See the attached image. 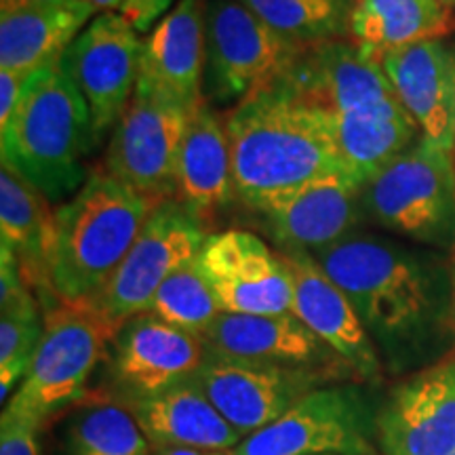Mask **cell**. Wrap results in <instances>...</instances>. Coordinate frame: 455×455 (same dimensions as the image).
I'll list each match as a JSON object with an SVG mask.
<instances>
[{"mask_svg": "<svg viewBox=\"0 0 455 455\" xmlns=\"http://www.w3.org/2000/svg\"><path fill=\"white\" fill-rule=\"evenodd\" d=\"M110 348L112 388L123 403L161 395L196 378L207 355L201 335L148 310L116 329Z\"/></svg>", "mask_w": 455, "mask_h": 455, "instance_id": "cell-13", "label": "cell"}, {"mask_svg": "<svg viewBox=\"0 0 455 455\" xmlns=\"http://www.w3.org/2000/svg\"><path fill=\"white\" fill-rule=\"evenodd\" d=\"M371 419L355 386H321L228 455H373Z\"/></svg>", "mask_w": 455, "mask_h": 455, "instance_id": "cell-10", "label": "cell"}, {"mask_svg": "<svg viewBox=\"0 0 455 455\" xmlns=\"http://www.w3.org/2000/svg\"><path fill=\"white\" fill-rule=\"evenodd\" d=\"M398 100L424 138L455 150V47L443 38L413 43L382 57Z\"/></svg>", "mask_w": 455, "mask_h": 455, "instance_id": "cell-19", "label": "cell"}, {"mask_svg": "<svg viewBox=\"0 0 455 455\" xmlns=\"http://www.w3.org/2000/svg\"><path fill=\"white\" fill-rule=\"evenodd\" d=\"M114 333L95 304L55 298L44 310L43 338L32 365L4 411L43 426L53 413L81 401Z\"/></svg>", "mask_w": 455, "mask_h": 455, "instance_id": "cell-6", "label": "cell"}, {"mask_svg": "<svg viewBox=\"0 0 455 455\" xmlns=\"http://www.w3.org/2000/svg\"><path fill=\"white\" fill-rule=\"evenodd\" d=\"M144 41L121 13H100L74 38L60 66L89 108L95 140L116 127L140 81Z\"/></svg>", "mask_w": 455, "mask_h": 455, "instance_id": "cell-11", "label": "cell"}, {"mask_svg": "<svg viewBox=\"0 0 455 455\" xmlns=\"http://www.w3.org/2000/svg\"><path fill=\"white\" fill-rule=\"evenodd\" d=\"M235 196L228 127L213 106L203 100L188 123L181 144L175 198L209 221V215Z\"/></svg>", "mask_w": 455, "mask_h": 455, "instance_id": "cell-23", "label": "cell"}, {"mask_svg": "<svg viewBox=\"0 0 455 455\" xmlns=\"http://www.w3.org/2000/svg\"><path fill=\"white\" fill-rule=\"evenodd\" d=\"M30 74L17 70H0V127H4L20 106Z\"/></svg>", "mask_w": 455, "mask_h": 455, "instance_id": "cell-34", "label": "cell"}, {"mask_svg": "<svg viewBox=\"0 0 455 455\" xmlns=\"http://www.w3.org/2000/svg\"><path fill=\"white\" fill-rule=\"evenodd\" d=\"M283 38L299 47L350 36L356 0H238Z\"/></svg>", "mask_w": 455, "mask_h": 455, "instance_id": "cell-29", "label": "cell"}, {"mask_svg": "<svg viewBox=\"0 0 455 455\" xmlns=\"http://www.w3.org/2000/svg\"><path fill=\"white\" fill-rule=\"evenodd\" d=\"M196 382L218 411L247 439L329 382L327 375L306 369L261 365L241 358L204 355Z\"/></svg>", "mask_w": 455, "mask_h": 455, "instance_id": "cell-14", "label": "cell"}, {"mask_svg": "<svg viewBox=\"0 0 455 455\" xmlns=\"http://www.w3.org/2000/svg\"><path fill=\"white\" fill-rule=\"evenodd\" d=\"M91 7L95 9V13H114V11L121 9L123 0H84Z\"/></svg>", "mask_w": 455, "mask_h": 455, "instance_id": "cell-36", "label": "cell"}, {"mask_svg": "<svg viewBox=\"0 0 455 455\" xmlns=\"http://www.w3.org/2000/svg\"><path fill=\"white\" fill-rule=\"evenodd\" d=\"M363 218L392 235L435 249H455L453 152L419 135L361 188Z\"/></svg>", "mask_w": 455, "mask_h": 455, "instance_id": "cell-5", "label": "cell"}, {"mask_svg": "<svg viewBox=\"0 0 455 455\" xmlns=\"http://www.w3.org/2000/svg\"><path fill=\"white\" fill-rule=\"evenodd\" d=\"M293 284V315L338 355L352 375L363 382H378L382 358L356 316L350 299L304 249H276Z\"/></svg>", "mask_w": 455, "mask_h": 455, "instance_id": "cell-15", "label": "cell"}, {"mask_svg": "<svg viewBox=\"0 0 455 455\" xmlns=\"http://www.w3.org/2000/svg\"><path fill=\"white\" fill-rule=\"evenodd\" d=\"M124 405L133 413L152 449L186 447L228 453L244 439L209 401L196 378Z\"/></svg>", "mask_w": 455, "mask_h": 455, "instance_id": "cell-22", "label": "cell"}, {"mask_svg": "<svg viewBox=\"0 0 455 455\" xmlns=\"http://www.w3.org/2000/svg\"><path fill=\"white\" fill-rule=\"evenodd\" d=\"M361 184L350 173H335L275 198L258 212L276 249H318L358 230L363 218Z\"/></svg>", "mask_w": 455, "mask_h": 455, "instance_id": "cell-18", "label": "cell"}, {"mask_svg": "<svg viewBox=\"0 0 455 455\" xmlns=\"http://www.w3.org/2000/svg\"><path fill=\"white\" fill-rule=\"evenodd\" d=\"M451 455H455V451H453V453H451Z\"/></svg>", "mask_w": 455, "mask_h": 455, "instance_id": "cell-42", "label": "cell"}, {"mask_svg": "<svg viewBox=\"0 0 455 455\" xmlns=\"http://www.w3.org/2000/svg\"><path fill=\"white\" fill-rule=\"evenodd\" d=\"M449 30V9L441 0H356L350 41L382 61L388 51L441 38Z\"/></svg>", "mask_w": 455, "mask_h": 455, "instance_id": "cell-28", "label": "cell"}, {"mask_svg": "<svg viewBox=\"0 0 455 455\" xmlns=\"http://www.w3.org/2000/svg\"><path fill=\"white\" fill-rule=\"evenodd\" d=\"M70 3V0H0V13H11V11L21 9H43L57 7V4Z\"/></svg>", "mask_w": 455, "mask_h": 455, "instance_id": "cell-35", "label": "cell"}, {"mask_svg": "<svg viewBox=\"0 0 455 455\" xmlns=\"http://www.w3.org/2000/svg\"><path fill=\"white\" fill-rule=\"evenodd\" d=\"M95 144L89 108L60 61L30 74L20 106L0 127L3 167L49 203H66L81 190L91 173L84 156Z\"/></svg>", "mask_w": 455, "mask_h": 455, "instance_id": "cell-4", "label": "cell"}, {"mask_svg": "<svg viewBox=\"0 0 455 455\" xmlns=\"http://www.w3.org/2000/svg\"><path fill=\"white\" fill-rule=\"evenodd\" d=\"M70 455H152V445L121 398H95L68 428Z\"/></svg>", "mask_w": 455, "mask_h": 455, "instance_id": "cell-30", "label": "cell"}, {"mask_svg": "<svg viewBox=\"0 0 455 455\" xmlns=\"http://www.w3.org/2000/svg\"><path fill=\"white\" fill-rule=\"evenodd\" d=\"M198 268L230 315H289L293 312V284L278 251L249 230L209 235Z\"/></svg>", "mask_w": 455, "mask_h": 455, "instance_id": "cell-12", "label": "cell"}, {"mask_svg": "<svg viewBox=\"0 0 455 455\" xmlns=\"http://www.w3.org/2000/svg\"><path fill=\"white\" fill-rule=\"evenodd\" d=\"M44 329L30 284L20 259L7 244H0V396L3 403L26 378Z\"/></svg>", "mask_w": 455, "mask_h": 455, "instance_id": "cell-26", "label": "cell"}, {"mask_svg": "<svg viewBox=\"0 0 455 455\" xmlns=\"http://www.w3.org/2000/svg\"><path fill=\"white\" fill-rule=\"evenodd\" d=\"M441 3L445 4L447 9H453V7H455V0H441Z\"/></svg>", "mask_w": 455, "mask_h": 455, "instance_id": "cell-39", "label": "cell"}, {"mask_svg": "<svg viewBox=\"0 0 455 455\" xmlns=\"http://www.w3.org/2000/svg\"><path fill=\"white\" fill-rule=\"evenodd\" d=\"M55 235V212L49 198L15 175L0 171V244L20 259L28 284L47 287V261ZM53 295V293H51Z\"/></svg>", "mask_w": 455, "mask_h": 455, "instance_id": "cell-25", "label": "cell"}, {"mask_svg": "<svg viewBox=\"0 0 455 455\" xmlns=\"http://www.w3.org/2000/svg\"><path fill=\"white\" fill-rule=\"evenodd\" d=\"M148 312L161 316L171 325L203 335L221 315V308L213 289L198 268V261L192 259L161 284Z\"/></svg>", "mask_w": 455, "mask_h": 455, "instance_id": "cell-31", "label": "cell"}, {"mask_svg": "<svg viewBox=\"0 0 455 455\" xmlns=\"http://www.w3.org/2000/svg\"><path fill=\"white\" fill-rule=\"evenodd\" d=\"M93 15L84 0L0 13V70L32 74L60 61Z\"/></svg>", "mask_w": 455, "mask_h": 455, "instance_id": "cell-24", "label": "cell"}, {"mask_svg": "<svg viewBox=\"0 0 455 455\" xmlns=\"http://www.w3.org/2000/svg\"><path fill=\"white\" fill-rule=\"evenodd\" d=\"M283 76L327 104L333 114L373 110L398 100L382 61L369 57L350 38L304 49Z\"/></svg>", "mask_w": 455, "mask_h": 455, "instance_id": "cell-20", "label": "cell"}, {"mask_svg": "<svg viewBox=\"0 0 455 455\" xmlns=\"http://www.w3.org/2000/svg\"><path fill=\"white\" fill-rule=\"evenodd\" d=\"M335 129L346 167L361 186L422 135L401 100L373 110L335 114Z\"/></svg>", "mask_w": 455, "mask_h": 455, "instance_id": "cell-27", "label": "cell"}, {"mask_svg": "<svg viewBox=\"0 0 455 455\" xmlns=\"http://www.w3.org/2000/svg\"><path fill=\"white\" fill-rule=\"evenodd\" d=\"M209 224L196 212L167 198L146 220L140 236L95 301V308L116 331L131 316L146 312L167 278L198 258Z\"/></svg>", "mask_w": 455, "mask_h": 455, "instance_id": "cell-8", "label": "cell"}, {"mask_svg": "<svg viewBox=\"0 0 455 455\" xmlns=\"http://www.w3.org/2000/svg\"><path fill=\"white\" fill-rule=\"evenodd\" d=\"M32 419L3 411L0 419V455H38V430Z\"/></svg>", "mask_w": 455, "mask_h": 455, "instance_id": "cell-32", "label": "cell"}, {"mask_svg": "<svg viewBox=\"0 0 455 455\" xmlns=\"http://www.w3.org/2000/svg\"><path fill=\"white\" fill-rule=\"evenodd\" d=\"M384 455L455 451V358L415 373L392 392L378 419Z\"/></svg>", "mask_w": 455, "mask_h": 455, "instance_id": "cell-16", "label": "cell"}, {"mask_svg": "<svg viewBox=\"0 0 455 455\" xmlns=\"http://www.w3.org/2000/svg\"><path fill=\"white\" fill-rule=\"evenodd\" d=\"M204 348L221 356L261 365L306 369L327 375H352L335 352L293 312L289 315H230L221 312L203 335Z\"/></svg>", "mask_w": 455, "mask_h": 455, "instance_id": "cell-17", "label": "cell"}, {"mask_svg": "<svg viewBox=\"0 0 455 455\" xmlns=\"http://www.w3.org/2000/svg\"><path fill=\"white\" fill-rule=\"evenodd\" d=\"M209 451H201V449H186V447H163L152 449V455H207Z\"/></svg>", "mask_w": 455, "mask_h": 455, "instance_id": "cell-37", "label": "cell"}, {"mask_svg": "<svg viewBox=\"0 0 455 455\" xmlns=\"http://www.w3.org/2000/svg\"><path fill=\"white\" fill-rule=\"evenodd\" d=\"M304 49L261 21L238 0H207L204 81L209 104H241L275 81Z\"/></svg>", "mask_w": 455, "mask_h": 455, "instance_id": "cell-7", "label": "cell"}, {"mask_svg": "<svg viewBox=\"0 0 455 455\" xmlns=\"http://www.w3.org/2000/svg\"><path fill=\"white\" fill-rule=\"evenodd\" d=\"M207 455H228V453H224V451H212V453H207Z\"/></svg>", "mask_w": 455, "mask_h": 455, "instance_id": "cell-40", "label": "cell"}, {"mask_svg": "<svg viewBox=\"0 0 455 455\" xmlns=\"http://www.w3.org/2000/svg\"><path fill=\"white\" fill-rule=\"evenodd\" d=\"M192 114L178 100L138 83L112 129L104 169L148 198H175L180 152Z\"/></svg>", "mask_w": 455, "mask_h": 455, "instance_id": "cell-9", "label": "cell"}, {"mask_svg": "<svg viewBox=\"0 0 455 455\" xmlns=\"http://www.w3.org/2000/svg\"><path fill=\"white\" fill-rule=\"evenodd\" d=\"M350 299L379 358L405 367L453 329V268L443 255L355 230L312 253Z\"/></svg>", "mask_w": 455, "mask_h": 455, "instance_id": "cell-1", "label": "cell"}, {"mask_svg": "<svg viewBox=\"0 0 455 455\" xmlns=\"http://www.w3.org/2000/svg\"><path fill=\"white\" fill-rule=\"evenodd\" d=\"M158 203L163 201L140 195L106 169L91 171L81 190L55 209L49 291L66 301H95Z\"/></svg>", "mask_w": 455, "mask_h": 455, "instance_id": "cell-3", "label": "cell"}, {"mask_svg": "<svg viewBox=\"0 0 455 455\" xmlns=\"http://www.w3.org/2000/svg\"><path fill=\"white\" fill-rule=\"evenodd\" d=\"M453 329H455V266H453Z\"/></svg>", "mask_w": 455, "mask_h": 455, "instance_id": "cell-38", "label": "cell"}, {"mask_svg": "<svg viewBox=\"0 0 455 455\" xmlns=\"http://www.w3.org/2000/svg\"><path fill=\"white\" fill-rule=\"evenodd\" d=\"M226 127L236 198L251 212L315 180L350 173L331 108L283 74L236 104Z\"/></svg>", "mask_w": 455, "mask_h": 455, "instance_id": "cell-2", "label": "cell"}, {"mask_svg": "<svg viewBox=\"0 0 455 455\" xmlns=\"http://www.w3.org/2000/svg\"><path fill=\"white\" fill-rule=\"evenodd\" d=\"M321 455H331V453H321Z\"/></svg>", "mask_w": 455, "mask_h": 455, "instance_id": "cell-41", "label": "cell"}, {"mask_svg": "<svg viewBox=\"0 0 455 455\" xmlns=\"http://www.w3.org/2000/svg\"><path fill=\"white\" fill-rule=\"evenodd\" d=\"M175 0H123L121 13L138 34L150 32L158 20L169 13Z\"/></svg>", "mask_w": 455, "mask_h": 455, "instance_id": "cell-33", "label": "cell"}, {"mask_svg": "<svg viewBox=\"0 0 455 455\" xmlns=\"http://www.w3.org/2000/svg\"><path fill=\"white\" fill-rule=\"evenodd\" d=\"M204 7L207 0H178L144 41L140 81L195 112L204 81Z\"/></svg>", "mask_w": 455, "mask_h": 455, "instance_id": "cell-21", "label": "cell"}]
</instances>
